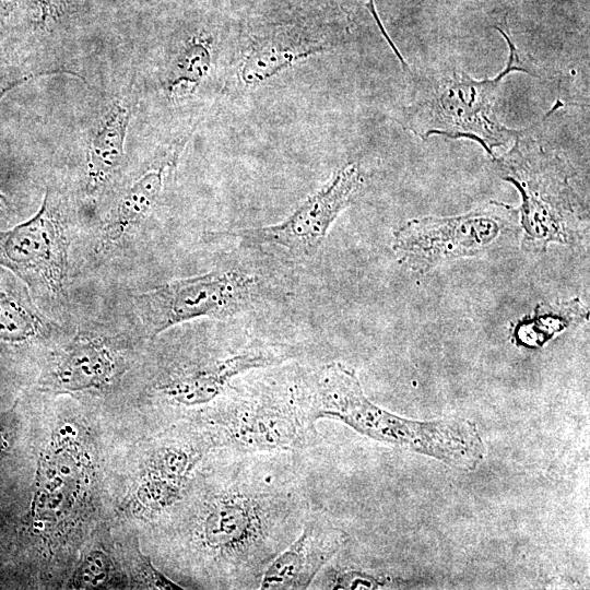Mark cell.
Returning <instances> with one entry per match:
<instances>
[{"mask_svg": "<svg viewBox=\"0 0 590 590\" xmlns=\"http://www.w3.org/2000/svg\"><path fill=\"white\" fill-rule=\"evenodd\" d=\"M19 0H0V27L4 26L17 8Z\"/></svg>", "mask_w": 590, "mask_h": 590, "instance_id": "obj_22", "label": "cell"}, {"mask_svg": "<svg viewBox=\"0 0 590 590\" xmlns=\"http://www.w3.org/2000/svg\"><path fill=\"white\" fill-rule=\"evenodd\" d=\"M40 316L21 297L0 290V339L21 342L37 335L43 329Z\"/></svg>", "mask_w": 590, "mask_h": 590, "instance_id": "obj_18", "label": "cell"}, {"mask_svg": "<svg viewBox=\"0 0 590 590\" xmlns=\"http://www.w3.org/2000/svg\"><path fill=\"white\" fill-rule=\"evenodd\" d=\"M210 38L196 35L187 40L175 58L167 76V90L172 95L192 93L208 75L211 67Z\"/></svg>", "mask_w": 590, "mask_h": 590, "instance_id": "obj_16", "label": "cell"}, {"mask_svg": "<svg viewBox=\"0 0 590 590\" xmlns=\"http://www.w3.org/2000/svg\"><path fill=\"white\" fill-rule=\"evenodd\" d=\"M175 151L142 174L120 199L107 227L108 238L119 239L140 224L156 203L164 185V174L177 160Z\"/></svg>", "mask_w": 590, "mask_h": 590, "instance_id": "obj_15", "label": "cell"}, {"mask_svg": "<svg viewBox=\"0 0 590 590\" xmlns=\"http://www.w3.org/2000/svg\"><path fill=\"white\" fill-rule=\"evenodd\" d=\"M299 404L308 420H337L375 440L408 448L462 469H474L484 457L476 425L462 417L432 422L403 418L373 403L355 371L330 363L295 380Z\"/></svg>", "mask_w": 590, "mask_h": 590, "instance_id": "obj_2", "label": "cell"}, {"mask_svg": "<svg viewBox=\"0 0 590 590\" xmlns=\"http://www.w3.org/2000/svg\"><path fill=\"white\" fill-rule=\"evenodd\" d=\"M585 316V308L578 300L541 306L532 318L522 320L515 329L517 342L533 332L523 345H541L571 321Z\"/></svg>", "mask_w": 590, "mask_h": 590, "instance_id": "obj_17", "label": "cell"}, {"mask_svg": "<svg viewBox=\"0 0 590 590\" xmlns=\"http://www.w3.org/2000/svg\"><path fill=\"white\" fill-rule=\"evenodd\" d=\"M528 131L523 129L514 146L497 161L504 178L521 194L524 241L540 246L567 241L578 221L576 194L560 160L545 152Z\"/></svg>", "mask_w": 590, "mask_h": 590, "instance_id": "obj_5", "label": "cell"}, {"mask_svg": "<svg viewBox=\"0 0 590 590\" xmlns=\"http://www.w3.org/2000/svg\"><path fill=\"white\" fill-rule=\"evenodd\" d=\"M228 450L192 504L187 544L214 588L259 589L268 565L299 533L309 503L288 452Z\"/></svg>", "mask_w": 590, "mask_h": 590, "instance_id": "obj_1", "label": "cell"}, {"mask_svg": "<svg viewBox=\"0 0 590 590\" xmlns=\"http://www.w3.org/2000/svg\"><path fill=\"white\" fill-rule=\"evenodd\" d=\"M294 355L295 350L288 346L246 347L226 356L176 370L161 382L158 391L172 404L199 406L225 394L237 376L282 364Z\"/></svg>", "mask_w": 590, "mask_h": 590, "instance_id": "obj_10", "label": "cell"}, {"mask_svg": "<svg viewBox=\"0 0 590 590\" xmlns=\"http://www.w3.org/2000/svg\"><path fill=\"white\" fill-rule=\"evenodd\" d=\"M30 79L32 75L23 73L16 66L0 61V98L14 86Z\"/></svg>", "mask_w": 590, "mask_h": 590, "instance_id": "obj_21", "label": "cell"}, {"mask_svg": "<svg viewBox=\"0 0 590 590\" xmlns=\"http://www.w3.org/2000/svg\"><path fill=\"white\" fill-rule=\"evenodd\" d=\"M114 361L102 343L79 339L60 356L47 378L55 390L82 391L101 388L110 381Z\"/></svg>", "mask_w": 590, "mask_h": 590, "instance_id": "obj_14", "label": "cell"}, {"mask_svg": "<svg viewBox=\"0 0 590 590\" xmlns=\"http://www.w3.org/2000/svg\"><path fill=\"white\" fill-rule=\"evenodd\" d=\"M73 0H24L15 11L32 31H46L59 24L71 11Z\"/></svg>", "mask_w": 590, "mask_h": 590, "instance_id": "obj_19", "label": "cell"}, {"mask_svg": "<svg viewBox=\"0 0 590 590\" xmlns=\"http://www.w3.org/2000/svg\"><path fill=\"white\" fill-rule=\"evenodd\" d=\"M346 539L327 516L309 511L296 538L266 568L259 589H307Z\"/></svg>", "mask_w": 590, "mask_h": 590, "instance_id": "obj_11", "label": "cell"}, {"mask_svg": "<svg viewBox=\"0 0 590 590\" xmlns=\"http://www.w3.org/2000/svg\"><path fill=\"white\" fill-rule=\"evenodd\" d=\"M515 214V209L493 202L459 216L412 220L394 232L393 250L411 269L427 271L484 250Z\"/></svg>", "mask_w": 590, "mask_h": 590, "instance_id": "obj_8", "label": "cell"}, {"mask_svg": "<svg viewBox=\"0 0 590 590\" xmlns=\"http://www.w3.org/2000/svg\"><path fill=\"white\" fill-rule=\"evenodd\" d=\"M131 115V105L119 99L110 105L98 121L86 154V177L91 190L106 184L120 166Z\"/></svg>", "mask_w": 590, "mask_h": 590, "instance_id": "obj_13", "label": "cell"}, {"mask_svg": "<svg viewBox=\"0 0 590 590\" xmlns=\"http://www.w3.org/2000/svg\"><path fill=\"white\" fill-rule=\"evenodd\" d=\"M321 27L309 22L273 24L250 39L239 64V78L257 85L294 62L328 49Z\"/></svg>", "mask_w": 590, "mask_h": 590, "instance_id": "obj_12", "label": "cell"}, {"mask_svg": "<svg viewBox=\"0 0 590 590\" xmlns=\"http://www.w3.org/2000/svg\"><path fill=\"white\" fill-rule=\"evenodd\" d=\"M253 290L255 280L247 273L215 270L152 288L138 297V307L154 337L181 322L240 312L251 302Z\"/></svg>", "mask_w": 590, "mask_h": 590, "instance_id": "obj_7", "label": "cell"}, {"mask_svg": "<svg viewBox=\"0 0 590 590\" xmlns=\"http://www.w3.org/2000/svg\"><path fill=\"white\" fill-rule=\"evenodd\" d=\"M67 259L64 226L48 190L31 219L0 233V266L34 290L58 294L67 276Z\"/></svg>", "mask_w": 590, "mask_h": 590, "instance_id": "obj_9", "label": "cell"}, {"mask_svg": "<svg viewBox=\"0 0 590 590\" xmlns=\"http://www.w3.org/2000/svg\"><path fill=\"white\" fill-rule=\"evenodd\" d=\"M109 560L103 553L92 552L73 575V587L97 588L107 579Z\"/></svg>", "mask_w": 590, "mask_h": 590, "instance_id": "obj_20", "label": "cell"}, {"mask_svg": "<svg viewBox=\"0 0 590 590\" xmlns=\"http://www.w3.org/2000/svg\"><path fill=\"white\" fill-rule=\"evenodd\" d=\"M10 204L7 198L0 192V223L7 221L10 215Z\"/></svg>", "mask_w": 590, "mask_h": 590, "instance_id": "obj_23", "label": "cell"}, {"mask_svg": "<svg viewBox=\"0 0 590 590\" xmlns=\"http://www.w3.org/2000/svg\"><path fill=\"white\" fill-rule=\"evenodd\" d=\"M214 447L244 452L293 453L319 441L295 386L261 388L224 399L206 418Z\"/></svg>", "mask_w": 590, "mask_h": 590, "instance_id": "obj_4", "label": "cell"}, {"mask_svg": "<svg viewBox=\"0 0 590 590\" xmlns=\"http://www.w3.org/2000/svg\"><path fill=\"white\" fill-rule=\"evenodd\" d=\"M362 184L358 165L346 164L283 221L227 232L226 235L245 247L264 251L280 260L303 262L318 252L331 225L351 203Z\"/></svg>", "mask_w": 590, "mask_h": 590, "instance_id": "obj_6", "label": "cell"}, {"mask_svg": "<svg viewBox=\"0 0 590 590\" xmlns=\"http://www.w3.org/2000/svg\"><path fill=\"white\" fill-rule=\"evenodd\" d=\"M497 30L509 46L508 62L498 75L475 80L458 70L411 74V99L400 110L398 122L422 139L437 134L473 140L492 157L495 148L515 140L523 130L509 129L498 120L496 97L511 71H532L520 61L508 33Z\"/></svg>", "mask_w": 590, "mask_h": 590, "instance_id": "obj_3", "label": "cell"}]
</instances>
